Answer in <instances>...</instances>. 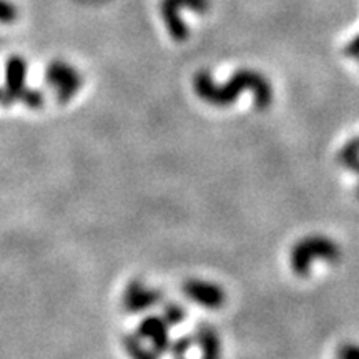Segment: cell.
I'll use <instances>...</instances> for the list:
<instances>
[{"mask_svg": "<svg viewBox=\"0 0 359 359\" xmlns=\"http://www.w3.org/2000/svg\"><path fill=\"white\" fill-rule=\"evenodd\" d=\"M193 90L205 103L217 108H228L233 105L243 92H251L253 102L258 110L269 108L273 103V87L269 80L260 72L251 69L236 70L228 82L218 85L208 70L197 72L193 77Z\"/></svg>", "mask_w": 359, "mask_h": 359, "instance_id": "cell-1", "label": "cell"}, {"mask_svg": "<svg viewBox=\"0 0 359 359\" xmlns=\"http://www.w3.org/2000/svg\"><path fill=\"white\" fill-rule=\"evenodd\" d=\"M341 258V248L326 235H308L293 244L290 251V268L297 276H308L315 261L336 263Z\"/></svg>", "mask_w": 359, "mask_h": 359, "instance_id": "cell-2", "label": "cell"}, {"mask_svg": "<svg viewBox=\"0 0 359 359\" xmlns=\"http://www.w3.org/2000/svg\"><path fill=\"white\" fill-rule=\"evenodd\" d=\"M45 82L52 88L58 103H69L83 85L82 74L65 60H52L45 70Z\"/></svg>", "mask_w": 359, "mask_h": 359, "instance_id": "cell-3", "label": "cell"}, {"mask_svg": "<svg viewBox=\"0 0 359 359\" xmlns=\"http://www.w3.org/2000/svg\"><path fill=\"white\" fill-rule=\"evenodd\" d=\"M180 8H188L195 14H205L210 8V0H162L160 2V15H162L165 27L175 42H187L190 28L187 22L181 19Z\"/></svg>", "mask_w": 359, "mask_h": 359, "instance_id": "cell-4", "label": "cell"}, {"mask_svg": "<svg viewBox=\"0 0 359 359\" xmlns=\"http://www.w3.org/2000/svg\"><path fill=\"white\" fill-rule=\"evenodd\" d=\"M183 294L195 305L205 310H219L226 303V293L218 283L201 280V278H190L183 283Z\"/></svg>", "mask_w": 359, "mask_h": 359, "instance_id": "cell-5", "label": "cell"}, {"mask_svg": "<svg viewBox=\"0 0 359 359\" xmlns=\"http://www.w3.org/2000/svg\"><path fill=\"white\" fill-rule=\"evenodd\" d=\"M163 301V293L158 288L147 285L142 280H132L126 285L122 297L124 308L128 312L138 315V312H145L151 308L160 305Z\"/></svg>", "mask_w": 359, "mask_h": 359, "instance_id": "cell-6", "label": "cell"}, {"mask_svg": "<svg viewBox=\"0 0 359 359\" xmlns=\"http://www.w3.org/2000/svg\"><path fill=\"white\" fill-rule=\"evenodd\" d=\"M28 65L24 57L20 55H12L6 63V85L2 88L0 95V103L3 107H10L15 102H19L20 95L25 90V80H27Z\"/></svg>", "mask_w": 359, "mask_h": 359, "instance_id": "cell-7", "label": "cell"}, {"mask_svg": "<svg viewBox=\"0 0 359 359\" xmlns=\"http://www.w3.org/2000/svg\"><path fill=\"white\" fill-rule=\"evenodd\" d=\"M137 335L150 346L156 354H165L170 349V326L162 316L149 315L140 321Z\"/></svg>", "mask_w": 359, "mask_h": 359, "instance_id": "cell-8", "label": "cell"}, {"mask_svg": "<svg viewBox=\"0 0 359 359\" xmlns=\"http://www.w3.org/2000/svg\"><path fill=\"white\" fill-rule=\"evenodd\" d=\"M193 346H197L200 351V359L223 358L222 337H219L217 328L208 323H201L200 326H197L195 335H193Z\"/></svg>", "mask_w": 359, "mask_h": 359, "instance_id": "cell-9", "label": "cell"}, {"mask_svg": "<svg viewBox=\"0 0 359 359\" xmlns=\"http://www.w3.org/2000/svg\"><path fill=\"white\" fill-rule=\"evenodd\" d=\"M125 351L130 359H156V354L138 335H126L124 337Z\"/></svg>", "mask_w": 359, "mask_h": 359, "instance_id": "cell-10", "label": "cell"}, {"mask_svg": "<svg viewBox=\"0 0 359 359\" xmlns=\"http://www.w3.org/2000/svg\"><path fill=\"white\" fill-rule=\"evenodd\" d=\"M337 162L344 168L359 173V137L346 142L337 153Z\"/></svg>", "mask_w": 359, "mask_h": 359, "instance_id": "cell-11", "label": "cell"}, {"mask_svg": "<svg viewBox=\"0 0 359 359\" xmlns=\"http://www.w3.org/2000/svg\"><path fill=\"white\" fill-rule=\"evenodd\" d=\"M162 318L167 321L168 326H178L187 318V310L180 305V303L170 301L165 303L162 310Z\"/></svg>", "mask_w": 359, "mask_h": 359, "instance_id": "cell-12", "label": "cell"}, {"mask_svg": "<svg viewBox=\"0 0 359 359\" xmlns=\"http://www.w3.org/2000/svg\"><path fill=\"white\" fill-rule=\"evenodd\" d=\"M19 102H22L27 108L39 110L44 107V103H45V94L42 90H39V88L25 87L22 95H20Z\"/></svg>", "mask_w": 359, "mask_h": 359, "instance_id": "cell-13", "label": "cell"}, {"mask_svg": "<svg viewBox=\"0 0 359 359\" xmlns=\"http://www.w3.org/2000/svg\"><path fill=\"white\" fill-rule=\"evenodd\" d=\"M19 17V8L8 0H0V24H12Z\"/></svg>", "mask_w": 359, "mask_h": 359, "instance_id": "cell-14", "label": "cell"}, {"mask_svg": "<svg viewBox=\"0 0 359 359\" xmlns=\"http://www.w3.org/2000/svg\"><path fill=\"white\" fill-rule=\"evenodd\" d=\"M192 346H193V337L181 336V337H178V340L172 341L170 349H168V351H170L175 358H181L190 351V348H192Z\"/></svg>", "mask_w": 359, "mask_h": 359, "instance_id": "cell-15", "label": "cell"}, {"mask_svg": "<svg viewBox=\"0 0 359 359\" xmlns=\"http://www.w3.org/2000/svg\"><path fill=\"white\" fill-rule=\"evenodd\" d=\"M336 359H359V344L358 343H344L337 349Z\"/></svg>", "mask_w": 359, "mask_h": 359, "instance_id": "cell-16", "label": "cell"}, {"mask_svg": "<svg viewBox=\"0 0 359 359\" xmlns=\"http://www.w3.org/2000/svg\"><path fill=\"white\" fill-rule=\"evenodd\" d=\"M344 53L348 55V57H359V33L351 42H349L348 45H346Z\"/></svg>", "mask_w": 359, "mask_h": 359, "instance_id": "cell-17", "label": "cell"}, {"mask_svg": "<svg viewBox=\"0 0 359 359\" xmlns=\"http://www.w3.org/2000/svg\"><path fill=\"white\" fill-rule=\"evenodd\" d=\"M175 359H187L185 356H181V358H175Z\"/></svg>", "mask_w": 359, "mask_h": 359, "instance_id": "cell-18", "label": "cell"}, {"mask_svg": "<svg viewBox=\"0 0 359 359\" xmlns=\"http://www.w3.org/2000/svg\"><path fill=\"white\" fill-rule=\"evenodd\" d=\"M0 95H2V88H0Z\"/></svg>", "mask_w": 359, "mask_h": 359, "instance_id": "cell-19", "label": "cell"}, {"mask_svg": "<svg viewBox=\"0 0 359 359\" xmlns=\"http://www.w3.org/2000/svg\"><path fill=\"white\" fill-rule=\"evenodd\" d=\"M358 198H359V188H358Z\"/></svg>", "mask_w": 359, "mask_h": 359, "instance_id": "cell-20", "label": "cell"}]
</instances>
